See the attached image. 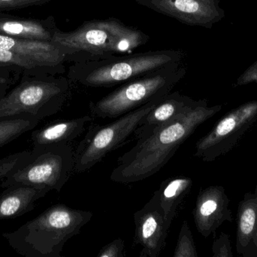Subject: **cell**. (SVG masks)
Returning a JSON list of instances; mask_svg holds the SVG:
<instances>
[{
	"instance_id": "cell-21",
	"label": "cell",
	"mask_w": 257,
	"mask_h": 257,
	"mask_svg": "<svg viewBox=\"0 0 257 257\" xmlns=\"http://www.w3.org/2000/svg\"><path fill=\"white\" fill-rule=\"evenodd\" d=\"M0 67L11 69L20 75H51L36 62L7 49L0 48Z\"/></svg>"
},
{
	"instance_id": "cell-6",
	"label": "cell",
	"mask_w": 257,
	"mask_h": 257,
	"mask_svg": "<svg viewBox=\"0 0 257 257\" xmlns=\"http://www.w3.org/2000/svg\"><path fill=\"white\" fill-rule=\"evenodd\" d=\"M69 92V80L65 77L24 74L0 98V119L30 115L43 120L61 110Z\"/></svg>"
},
{
	"instance_id": "cell-18",
	"label": "cell",
	"mask_w": 257,
	"mask_h": 257,
	"mask_svg": "<svg viewBox=\"0 0 257 257\" xmlns=\"http://www.w3.org/2000/svg\"><path fill=\"white\" fill-rule=\"evenodd\" d=\"M92 119L91 116L88 115L75 119H60L34 130L31 134L33 148L70 143L85 131L87 124Z\"/></svg>"
},
{
	"instance_id": "cell-27",
	"label": "cell",
	"mask_w": 257,
	"mask_h": 257,
	"mask_svg": "<svg viewBox=\"0 0 257 257\" xmlns=\"http://www.w3.org/2000/svg\"><path fill=\"white\" fill-rule=\"evenodd\" d=\"M13 72L17 73L11 69L0 67V98L3 97L12 87V85L16 82V78L12 76V73Z\"/></svg>"
},
{
	"instance_id": "cell-25",
	"label": "cell",
	"mask_w": 257,
	"mask_h": 257,
	"mask_svg": "<svg viewBox=\"0 0 257 257\" xmlns=\"http://www.w3.org/2000/svg\"><path fill=\"white\" fill-rule=\"evenodd\" d=\"M213 256L232 257L231 243L227 234L222 233L217 239L214 240L212 246Z\"/></svg>"
},
{
	"instance_id": "cell-28",
	"label": "cell",
	"mask_w": 257,
	"mask_h": 257,
	"mask_svg": "<svg viewBox=\"0 0 257 257\" xmlns=\"http://www.w3.org/2000/svg\"><path fill=\"white\" fill-rule=\"evenodd\" d=\"M250 83L257 84V60L249 66L237 79L235 86L246 85Z\"/></svg>"
},
{
	"instance_id": "cell-15",
	"label": "cell",
	"mask_w": 257,
	"mask_h": 257,
	"mask_svg": "<svg viewBox=\"0 0 257 257\" xmlns=\"http://www.w3.org/2000/svg\"><path fill=\"white\" fill-rule=\"evenodd\" d=\"M57 27L54 17L30 19L0 12V35L27 40L52 42Z\"/></svg>"
},
{
	"instance_id": "cell-26",
	"label": "cell",
	"mask_w": 257,
	"mask_h": 257,
	"mask_svg": "<svg viewBox=\"0 0 257 257\" xmlns=\"http://www.w3.org/2000/svg\"><path fill=\"white\" fill-rule=\"evenodd\" d=\"M124 241L116 238L109 244L104 246L97 254V257H123L124 254Z\"/></svg>"
},
{
	"instance_id": "cell-3",
	"label": "cell",
	"mask_w": 257,
	"mask_h": 257,
	"mask_svg": "<svg viewBox=\"0 0 257 257\" xmlns=\"http://www.w3.org/2000/svg\"><path fill=\"white\" fill-rule=\"evenodd\" d=\"M93 216L90 211L57 204L3 236L21 256L61 257L66 243L78 235Z\"/></svg>"
},
{
	"instance_id": "cell-2",
	"label": "cell",
	"mask_w": 257,
	"mask_h": 257,
	"mask_svg": "<svg viewBox=\"0 0 257 257\" xmlns=\"http://www.w3.org/2000/svg\"><path fill=\"white\" fill-rule=\"evenodd\" d=\"M149 39L142 30L109 18L84 21L70 32L57 29L51 42L63 51L66 63H78L131 52Z\"/></svg>"
},
{
	"instance_id": "cell-7",
	"label": "cell",
	"mask_w": 257,
	"mask_h": 257,
	"mask_svg": "<svg viewBox=\"0 0 257 257\" xmlns=\"http://www.w3.org/2000/svg\"><path fill=\"white\" fill-rule=\"evenodd\" d=\"M161 98L126 113L111 123L103 125L91 124L75 149L74 173H84L93 168L108 153L131 141L130 138L133 137L140 121Z\"/></svg>"
},
{
	"instance_id": "cell-20",
	"label": "cell",
	"mask_w": 257,
	"mask_h": 257,
	"mask_svg": "<svg viewBox=\"0 0 257 257\" xmlns=\"http://www.w3.org/2000/svg\"><path fill=\"white\" fill-rule=\"evenodd\" d=\"M39 122L30 115H18L0 119V148L34 129Z\"/></svg>"
},
{
	"instance_id": "cell-14",
	"label": "cell",
	"mask_w": 257,
	"mask_h": 257,
	"mask_svg": "<svg viewBox=\"0 0 257 257\" xmlns=\"http://www.w3.org/2000/svg\"><path fill=\"white\" fill-rule=\"evenodd\" d=\"M195 101L178 92H170L165 95L140 121L133 134V139L137 140L148 135L156 128L184 113Z\"/></svg>"
},
{
	"instance_id": "cell-9",
	"label": "cell",
	"mask_w": 257,
	"mask_h": 257,
	"mask_svg": "<svg viewBox=\"0 0 257 257\" xmlns=\"http://www.w3.org/2000/svg\"><path fill=\"white\" fill-rule=\"evenodd\" d=\"M257 121V101H250L231 110L213 129L198 140L195 157L206 162L232 150Z\"/></svg>"
},
{
	"instance_id": "cell-11",
	"label": "cell",
	"mask_w": 257,
	"mask_h": 257,
	"mask_svg": "<svg viewBox=\"0 0 257 257\" xmlns=\"http://www.w3.org/2000/svg\"><path fill=\"white\" fill-rule=\"evenodd\" d=\"M134 223V244L142 247L140 256H158L166 247L169 229L154 196L135 213Z\"/></svg>"
},
{
	"instance_id": "cell-8",
	"label": "cell",
	"mask_w": 257,
	"mask_h": 257,
	"mask_svg": "<svg viewBox=\"0 0 257 257\" xmlns=\"http://www.w3.org/2000/svg\"><path fill=\"white\" fill-rule=\"evenodd\" d=\"M75 169V149L70 143L33 148L28 161L6 178L2 188L15 184L61 191Z\"/></svg>"
},
{
	"instance_id": "cell-5",
	"label": "cell",
	"mask_w": 257,
	"mask_h": 257,
	"mask_svg": "<svg viewBox=\"0 0 257 257\" xmlns=\"http://www.w3.org/2000/svg\"><path fill=\"white\" fill-rule=\"evenodd\" d=\"M186 72L182 62H178L130 80L96 102H90V113L100 119H117L170 93Z\"/></svg>"
},
{
	"instance_id": "cell-1",
	"label": "cell",
	"mask_w": 257,
	"mask_h": 257,
	"mask_svg": "<svg viewBox=\"0 0 257 257\" xmlns=\"http://www.w3.org/2000/svg\"><path fill=\"white\" fill-rule=\"evenodd\" d=\"M222 108L221 105L210 107L205 100L195 101L184 113L136 140L131 149L117 158L110 179L118 184H128L156 175L198 127Z\"/></svg>"
},
{
	"instance_id": "cell-4",
	"label": "cell",
	"mask_w": 257,
	"mask_h": 257,
	"mask_svg": "<svg viewBox=\"0 0 257 257\" xmlns=\"http://www.w3.org/2000/svg\"><path fill=\"white\" fill-rule=\"evenodd\" d=\"M181 50L163 49L114 56L108 59L73 63L69 81L90 88H111L142 76L168 65L182 62Z\"/></svg>"
},
{
	"instance_id": "cell-17",
	"label": "cell",
	"mask_w": 257,
	"mask_h": 257,
	"mask_svg": "<svg viewBox=\"0 0 257 257\" xmlns=\"http://www.w3.org/2000/svg\"><path fill=\"white\" fill-rule=\"evenodd\" d=\"M46 188L15 184L5 188L0 195V221L21 217L36 208V202L45 197Z\"/></svg>"
},
{
	"instance_id": "cell-22",
	"label": "cell",
	"mask_w": 257,
	"mask_h": 257,
	"mask_svg": "<svg viewBox=\"0 0 257 257\" xmlns=\"http://www.w3.org/2000/svg\"><path fill=\"white\" fill-rule=\"evenodd\" d=\"M174 257H198L194 239L187 220L180 229L178 241L173 253Z\"/></svg>"
},
{
	"instance_id": "cell-24",
	"label": "cell",
	"mask_w": 257,
	"mask_h": 257,
	"mask_svg": "<svg viewBox=\"0 0 257 257\" xmlns=\"http://www.w3.org/2000/svg\"><path fill=\"white\" fill-rule=\"evenodd\" d=\"M51 0H0V12L42 6Z\"/></svg>"
},
{
	"instance_id": "cell-19",
	"label": "cell",
	"mask_w": 257,
	"mask_h": 257,
	"mask_svg": "<svg viewBox=\"0 0 257 257\" xmlns=\"http://www.w3.org/2000/svg\"><path fill=\"white\" fill-rule=\"evenodd\" d=\"M193 184V180L188 177L183 175L172 177L164 180L153 195L163 213L169 229L191 191Z\"/></svg>"
},
{
	"instance_id": "cell-10",
	"label": "cell",
	"mask_w": 257,
	"mask_h": 257,
	"mask_svg": "<svg viewBox=\"0 0 257 257\" xmlns=\"http://www.w3.org/2000/svg\"><path fill=\"white\" fill-rule=\"evenodd\" d=\"M157 13L170 17L182 24L212 28L225 18L220 0H135Z\"/></svg>"
},
{
	"instance_id": "cell-12",
	"label": "cell",
	"mask_w": 257,
	"mask_h": 257,
	"mask_svg": "<svg viewBox=\"0 0 257 257\" xmlns=\"http://www.w3.org/2000/svg\"><path fill=\"white\" fill-rule=\"evenodd\" d=\"M193 218L199 234L208 238L225 222L232 221L229 199L221 186L200 190L193 209Z\"/></svg>"
},
{
	"instance_id": "cell-23",
	"label": "cell",
	"mask_w": 257,
	"mask_h": 257,
	"mask_svg": "<svg viewBox=\"0 0 257 257\" xmlns=\"http://www.w3.org/2000/svg\"><path fill=\"white\" fill-rule=\"evenodd\" d=\"M31 151H23L0 158V181H4L22 167L30 158Z\"/></svg>"
},
{
	"instance_id": "cell-16",
	"label": "cell",
	"mask_w": 257,
	"mask_h": 257,
	"mask_svg": "<svg viewBox=\"0 0 257 257\" xmlns=\"http://www.w3.org/2000/svg\"><path fill=\"white\" fill-rule=\"evenodd\" d=\"M236 250L241 256L257 257V185L238 205Z\"/></svg>"
},
{
	"instance_id": "cell-13",
	"label": "cell",
	"mask_w": 257,
	"mask_h": 257,
	"mask_svg": "<svg viewBox=\"0 0 257 257\" xmlns=\"http://www.w3.org/2000/svg\"><path fill=\"white\" fill-rule=\"evenodd\" d=\"M0 48L36 62L51 75L66 72L64 54L53 42L27 40L0 35Z\"/></svg>"
}]
</instances>
